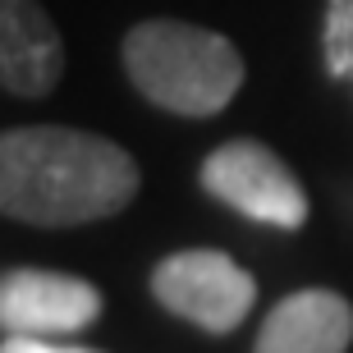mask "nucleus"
<instances>
[{"label": "nucleus", "mask_w": 353, "mask_h": 353, "mask_svg": "<svg viewBox=\"0 0 353 353\" xmlns=\"http://www.w3.org/2000/svg\"><path fill=\"white\" fill-rule=\"evenodd\" d=\"M133 193L138 165L110 138L60 124L0 133V216L60 230L115 216Z\"/></svg>", "instance_id": "f257e3e1"}, {"label": "nucleus", "mask_w": 353, "mask_h": 353, "mask_svg": "<svg viewBox=\"0 0 353 353\" xmlns=\"http://www.w3.org/2000/svg\"><path fill=\"white\" fill-rule=\"evenodd\" d=\"M124 69L152 105L188 119L221 115L243 88V55L234 51V41L179 19L129 28Z\"/></svg>", "instance_id": "f03ea898"}, {"label": "nucleus", "mask_w": 353, "mask_h": 353, "mask_svg": "<svg viewBox=\"0 0 353 353\" xmlns=\"http://www.w3.org/2000/svg\"><path fill=\"white\" fill-rule=\"evenodd\" d=\"M152 294L165 312L193 321L207 335H230L243 326V316L257 303V280H252L234 257L216 248H188L170 252L152 271Z\"/></svg>", "instance_id": "7ed1b4c3"}, {"label": "nucleus", "mask_w": 353, "mask_h": 353, "mask_svg": "<svg viewBox=\"0 0 353 353\" xmlns=\"http://www.w3.org/2000/svg\"><path fill=\"white\" fill-rule=\"evenodd\" d=\"M202 188L239 216L280 230H299L307 221V193L294 170L257 138H234L202 161Z\"/></svg>", "instance_id": "20e7f679"}, {"label": "nucleus", "mask_w": 353, "mask_h": 353, "mask_svg": "<svg viewBox=\"0 0 353 353\" xmlns=\"http://www.w3.org/2000/svg\"><path fill=\"white\" fill-rule=\"evenodd\" d=\"M101 316V294L88 285L83 275L65 271H37V266H19V271L0 275V330L5 335H74Z\"/></svg>", "instance_id": "39448f33"}, {"label": "nucleus", "mask_w": 353, "mask_h": 353, "mask_svg": "<svg viewBox=\"0 0 353 353\" xmlns=\"http://www.w3.org/2000/svg\"><path fill=\"white\" fill-rule=\"evenodd\" d=\"M65 74V41L41 0H0V88L46 97Z\"/></svg>", "instance_id": "423d86ee"}, {"label": "nucleus", "mask_w": 353, "mask_h": 353, "mask_svg": "<svg viewBox=\"0 0 353 353\" xmlns=\"http://www.w3.org/2000/svg\"><path fill=\"white\" fill-rule=\"evenodd\" d=\"M353 303L335 289H299L271 307L252 353H349Z\"/></svg>", "instance_id": "0eeeda50"}, {"label": "nucleus", "mask_w": 353, "mask_h": 353, "mask_svg": "<svg viewBox=\"0 0 353 353\" xmlns=\"http://www.w3.org/2000/svg\"><path fill=\"white\" fill-rule=\"evenodd\" d=\"M0 353H92V349H74V344H51L37 335H5Z\"/></svg>", "instance_id": "6e6552de"}]
</instances>
